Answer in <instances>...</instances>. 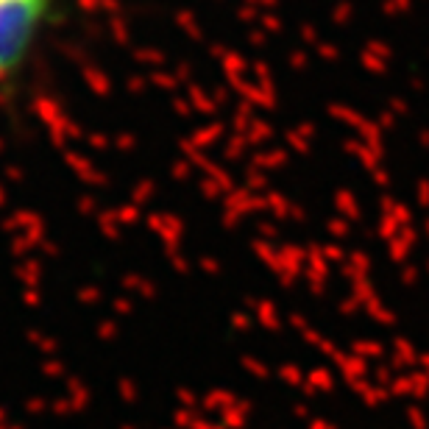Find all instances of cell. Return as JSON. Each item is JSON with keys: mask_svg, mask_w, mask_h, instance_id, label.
I'll return each mask as SVG.
<instances>
[{"mask_svg": "<svg viewBox=\"0 0 429 429\" xmlns=\"http://www.w3.org/2000/svg\"><path fill=\"white\" fill-rule=\"evenodd\" d=\"M59 14L61 0H0V92L26 79Z\"/></svg>", "mask_w": 429, "mask_h": 429, "instance_id": "cell-1", "label": "cell"}]
</instances>
